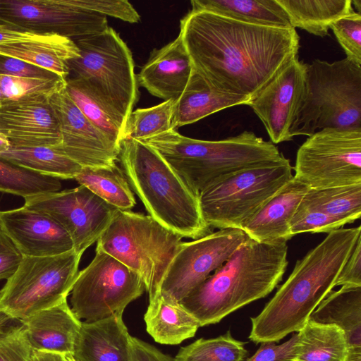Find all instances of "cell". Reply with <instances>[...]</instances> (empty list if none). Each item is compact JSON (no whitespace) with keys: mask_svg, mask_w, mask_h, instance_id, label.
Returning <instances> with one entry per match:
<instances>
[{"mask_svg":"<svg viewBox=\"0 0 361 361\" xmlns=\"http://www.w3.org/2000/svg\"><path fill=\"white\" fill-rule=\"evenodd\" d=\"M11 145L8 138L1 133H0V154L7 151Z\"/></svg>","mask_w":361,"mask_h":361,"instance_id":"f907efd6","label":"cell"},{"mask_svg":"<svg viewBox=\"0 0 361 361\" xmlns=\"http://www.w3.org/2000/svg\"><path fill=\"white\" fill-rule=\"evenodd\" d=\"M94 259L79 271L71 291V308L85 322L123 315L145 290L141 279L107 253L96 249Z\"/></svg>","mask_w":361,"mask_h":361,"instance_id":"8fae6325","label":"cell"},{"mask_svg":"<svg viewBox=\"0 0 361 361\" xmlns=\"http://www.w3.org/2000/svg\"><path fill=\"white\" fill-rule=\"evenodd\" d=\"M300 202L323 212L344 225L351 224L361 216V183L310 188Z\"/></svg>","mask_w":361,"mask_h":361,"instance_id":"d6a6232c","label":"cell"},{"mask_svg":"<svg viewBox=\"0 0 361 361\" xmlns=\"http://www.w3.org/2000/svg\"><path fill=\"white\" fill-rule=\"evenodd\" d=\"M0 75L45 79L61 77L52 71L3 54H0Z\"/></svg>","mask_w":361,"mask_h":361,"instance_id":"ee69618b","label":"cell"},{"mask_svg":"<svg viewBox=\"0 0 361 361\" xmlns=\"http://www.w3.org/2000/svg\"><path fill=\"white\" fill-rule=\"evenodd\" d=\"M360 236V226L333 231L297 260L288 279L261 312L250 318V341L278 343L288 334L300 331L334 288L336 279Z\"/></svg>","mask_w":361,"mask_h":361,"instance_id":"7a4b0ae2","label":"cell"},{"mask_svg":"<svg viewBox=\"0 0 361 361\" xmlns=\"http://www.w3.org/2000/svg\"><path fill=\"white\" fill-rule=\"evenodd\" d=\"M249 99L219 92L193 69L180 97L175 100L172 128L193 123L224 109L247 104Z\"/></svg>","mask_w":361,"mask_h":361,"instance_id":"484cf974","label":"cell"},{"mask_svg":"<svg viewBox=\"0 0 361 361\" xmlns=\"http://www.w3.org/2000/svg\"><path fill=\"white\" fill-rule=\"evenodd\" d=\"M179 33L197 74L215 90L249 100L300 49L292 27L251 24L207 11H190Z\"/></svg>","mask_w":361,"mask_h":361,"instance_id":"6da1fadb","label":"cell"},{"mask_svg":"<svg viewBox=\"0 0 361 361\" xmlns=\"http://www.w3.org/2000/svg\"><path fill=\"white\" fill-rule=\"evenodd\" d=\"M9 319H10L7 316L0 312V326L6 324L7 321H8Z\"/></svg>","mask_w":361,"mask_h":361,"instance_id":"816d5d0a","label":"cell"},{"mask_svg":"<svg viewBox=\"0 0 361 361\" xmlns=\"http://www.w3.org/2000/svg\"><path fill=\"white\" fill-rule=\"evenodd\" d=\"M77 6L106 17L109 16L130 23L140 20L133 5L126 0H73Z\"/></svg>","mask_w":361,"mask_h":361,"instance_id":"b9f144b4","label":"cell"},{"mask_svg":"<svg viewBox=\"0 0 361 361\" xmlns=\"http://www.w3.org/2000/svg\"><path fill=\"white\" fill-rule=\"evenodd\" d=\"M74 179L116 209L130 210L135 204L126 177L116 164L110 166L82 167Z\"/></svg>","mask_w":361,"mask_h":361,"instance_id":"1f68e13d","label":"cell"},{"mask_svg":"<svg viewBox=\"0 0 361 361\" xmlns=\"http://www.w3.org/2000/svg\"><path fill=\"white\" fill-rule=\"evenodd\" d=\"M290 160L264 164L224 176L198 195L202 217L211 228L242 224L279 192L293 175Z\"/></svg>","mask_w":361,"mask_h":361,"instance_id":"9c48e42d","label":"cell"},{"mask_svg":"<svg viewBox=\"0 0 361 361\" xmlns=\"http://www.w3.org/2000/svg\"><path fill=\"white\" fill-rule=\"evenodd\" d=\"M345 226L323 212L300 203L290 223L291 237L302 233H330Z\"/></svg>","mask_w":361,"mask_h":361,"instance_id":"f35d334b","label":"cell"},{"mask_svg":"<svg viewBox=\"0 0 361 361\" xmlns=\"http://www.w3.org/2000/svg\"><path fill=\"white\" fill-rule=\"evenodd\" d=\"M59 122L60 149L82 167L110 166L116 164L120 144L94 126L80 111L65 88L49 97Z\"/></svg>","mask_w":361,"mask_h":361,"instance_id":"2e32d148","label":"cell"},{"mask_svg":"<svg viewBox=\"0 0 361 361\" xmlns=\"http://www.w3.org/2000/svg\"><path fill=\"white\" fill-rule=\"evenodd\" d=\"M39 35L20 31L12 27L0 24V43L32 39L37 37Z\"/></svg>","mask_w":361,"mask_h":361,"instance_id":"c3c4849f","label":"cell"},{"mask_svg":"<svg viewBox=\"0 0 361 361\" xmlns=\"http://www.w3.org/2000/svg\"><path fill=\"white\" fill-rule=\"evenodd\" d=\"M23 258V254L0 224V281L11 277Z\"/></svg>","mask_w":361,"mask_h":361,"instance_id":"f6af8a7d","label":"cell"},{"mask_svg":"<svg viewBox=\"0 0 361 361\" xmlns=\"http://www.w3.org/2000/svg\"><path fill=\"white\" fill-rule=\"evenodd\" d=\"M65 90L83 115L97 128L112 140L121 143V131L102 105L91 94L85 85L79 79H66Z\"/></svg>","mask_w":361,"mask_h":361,"instance_id":"8d00e7d4","label":"cell"},{"mask_svg":"<svg viewBox=\"0 0 361 361\" xmlns=\"http://www.w3.org/2000/svg\"><path fill=\"white\" fill-rule=\"evenodd\" d=\"M144 320L147 333L164 345L180 344L192 338L200 327L198 320L179 302L166 300L159 293L149 300Z\"/></svg>","mask_w":361,"mask_h":361,"instance_id":"4316f807","label":"cell"},{"mask_svg":"<svg viewBox=\"0 0 361 361\" xmlns=\"http://www.w3.org/2000/svg\"><path fill=\"white\" fill-rule=\"evenodd\" d=\"M140 141L155 149L197 195L224 176L285 158L271 141L247 130L214 141L170 130Z\"/></svg>","mask_w":361,"mask_h":361,"instance_id":"5b68a950","label":"cell"},{"mask_svg":"<svg viewBox=\"0 0 361 361\" xmlns=\"http://www.w3.org/2000/svg\"><path fill=\"white\" fill-rule=\"evenodd\" d=\"M190 11H207L235 20L278 27H291L276 0H192Z\"/></svg>","mask_w":361,"mask_h":361,"instance_id":"83f0119b","label":"cell"},{"mask_svg":"<svg viewBox=\"0 0 361 361\" xmlns=\"http://www.w3.org/2000/svg\"><path fill=\"white\" fill-rule=\"evenodd\" d=\"M181 239L149 215L117 209L97 240L96 249L134 271L144 283L150 300L159 293L161 281Z\"/></svg>","mask_w":361,"mask_h":361,"instance_id":"ba28073f","label":"cell"},{"mask_svg":"<svg viewBox=\"0 0 361 361\" xmlns=\"http://www.w3.org/2000/svg\"><path fill=\"white\" fill-rule=\"evenodd\" d=\"M308 320L341 328L347 342L345 361H361V287L341 286L330 291Z\"/></svg>","mask_w":361,"mask_h":361,"instance_id":"cb8c5ba5","label":"cell"},{"mask_svg":"<svg viewBox=\"0 0 361 361\" xmlns=\"http://www.w3.org/2000/svg\"><path fill=\"white\" fill-rule=\"evenodd\" d=\"M298 334H294L282 344L263 342L257 352L245 361H294L298 354Z\"/></svg>","mask_w":361,"mask_h":361,"instance_id":"7bdbcfd3","label":"cell"},{"mask_svg":"<svg viewBox=\"0 0 361 361\" xmlns=\"http://www.w3.org/2000/svg\"><path fill=\"white\" fill-rule=\"evenodd\" d=\"M246 342L233 337L230 331L213 338H200L180 348L176 361H245Z\"/></svg>","mask_w":361,"mask_h":361,"instance_id":"e575fe53","label":"cell"},{"mask_svg":"<svg viewBox=\"0 0 361 361\" xmlns=\"http://www.w3.org/2000/svg\"><path fill=\"white\" fill-rule=\"evenodd\" d=\"M192 71L180 34L159 49H154L137 76L138 85L164 101L178 99Z\"/></svg>","mask_w":361,"mask_h":361,"instance_id":"ffe728a7","label":"cell"},{"mask_svg":"<svg viewBox=\"0 0 361 361\" xmlns=\"http://www.w3.org/2000/svg\"><path fill=\"white\" fill-rule=\"evenodd\" d=\"M123 171L149 215L182 238L194 240L211 233L197 195L150 146L134 139L120 143Z\"/></svg>","mask_w":361,"mask_h":361,"instance_id":"277c9868","label":"cell"},{"mask_svg":"<svg viewBox=\"0 0 361 361\" xmlns=\"http://www.w3.org/2000/svg\"><path fill=\"white\" fill-rule=\"evenodd\" d=\"M66 85V80L62 77L45 79L0 75V90L4 99L2 104L33 97H50L65 88Z\"/></svg>","mask_w":361,"mask_h":361,"instance_id":"74e56055","label":"cell"},{"mask_svg":"<svg viewBox=\"0 0 361 361\" xmlns=\"http://www.w3.org/2000/svg\"><path fill=\"white\" fill-rule=\"evenodd\" d=\"M352 4H353L357 8V13L361 14V1L360 0H352Z\"/></svg>","mask_w":361,"mask_h":361,"instance_id":"f5cc1de1","label":"cell"},{"mask_svg":"<svg viewBox=\"0 0 361 361\" xmlns=\"http://www.w3.org/2000/svg\"><path fill=\"white\" fill-rule=\"evenodd\" d=\"M73 41L79 56L68 61L67 78H78L85 85L122 135L139 99L138 82L129 47L110 27Z\"/></svg>","mask_w":361,"mask_h":361,"instance_id":"8992f818","label":"cell"},{"mask_svg":"<svg viewBox=\"0 0 361 361\" xmlns=\"http://www.w3.org/2000/svg\"><path fill=\"white\" fill-rule=\"evenodd\" d=\"M33 352L20 322L0 326V361H32Z\"/></svg>","mask_w":361,"mask_h":361,"instance_id":"ab89813d","label":"cell"},{"mask_svg":"<svg viewBox=\"0 0 361 361\" xmlns=\"http://www.w3.org/2000/svg\"><path fill=\"white\" fill-rule=\"evenodd\" d=\"M239 228H224L190 242H182L161 281L159 293L180 302L221 267L243 243Z\"/></svg>","mask_w":361,"mask_h":361,"instance_id":"4fadbf2b","label":"cell"},{"mask_svg":"<svg viewBox=\"0 0 361 361\" xmlns=\"http://www.w3.org/2000/svg\"><path fill=\"white\" fill-rule=\"evenodd\" d=\"M325 128L361 129V66L347 58L307 63L305 90L290 135L310 137Z\"/></svg>","mask_w":361,"mask_h":361,"instance_id":"52a82bcc","label":"cell"},{"mask_svg":"<svg viewBox=\"0 0 361 361\" xmlns=\"http://www.w3.org/2000/svg\"><path fill=\"white\" fill-rule=\"evenodd\" d=\"M294 171L310 188L361 183V129L317 131L298 149Z\"/></svg>","mask_w":361,"mask_h":361,"instance_id":"7c38bea8","label":"cell"},{"mask_svg":"<svg viewBox=\"0 0 361 361\" xmlns=\"http://www.w3.org/2000/svg\"><path fill=\"white\" fill-rule=\"evenodd\" d=\"M24 200L23 207L58 222L71 237L74 251L82 255L97 241L117 209L82 185Z\"/></svg>","mask_w":361,"mask_h":361,"instance_id":"9a60e30c","label":"cell"},{"mask_svg":"<svg viewBox=\"0 0 361 361\" xmlns=\"http://www.w3.org/2000/svg\"><path fill=\"white\" fill-rule=\"evenodd\" d=\"M81 257L74 250L51 257L23 256L0 289V312L23 321L66 300Z\"/></svg>","mask_w":361,"mask_h":361,"instance_id":"30bf717a","label":"cell"},{"mask_svg":"<svg viewBox=\"0 0 361 361\" xmlns=\"http://www.w3.org/2000/svg\"><path fill=\"white\" fill-rule=\"evenodd\" d=\"M59 179L43 176L0 157V192L23 197L58 192Z\"/></svg>","mask_w":361,"mask_h":361,"instance_id":"836d02e7","label":"cell"},{"mask_svg":"<svg viewBox=\"0 0 361 361\" xmlns=\"http://www.w3.org/2000/svg\"><path fill=\"white\" fill-rule=\"evenodd\" d=\"M0 24L73 40L109 27L106 16L81 8L73 0H0Z\"/></svg>","mask_w":361,"mask_h":361,"instance_id":"5bb4252c","label":"cell"},{"mask_svg":"<svg viewBox=\"0 0 361 361\" xmlns=\"http://www.w3.org/2000/svg\"><path fill=\"white\" fill-rule=\"evenodd\" d=\"M129 361H176L154 345L135 337H130Z\"/></svg>","mask_w":361,"mask_h":361,"instance_id":"7dc6e473","label":"cell"},{"mask_svg":"<svg viewBox=\"0 0 361 361\" xmlns=\"http://www.w3.org/2000/svg\"><path fill=\"white\" fill-rule=\"evenodd\" d=\"M47 96L9 101L0 106V133L11 147H58L61 128Z\"/></svg>","mask_w":361,"mask_h":361,"instance_id":"ac0fdd59","label":"cell"},{"mask_svg":"<svg viewBox=\"0 0 361 361\" xmlns=\"http://www.w3.org/2000/svg\"><path fill=\"white\" fill-rule=\"evenodd\" d=\"M310 187L294 176L241 226L245 234L259 243L287 242L290 223Z\"/></svg>","mask_w":361,"mask_h":361,"instance_id":"44dd1931","label":"cell"},{"mask_svg":"<svg viewBox=\"0 0 361 361\" xmlns=\"http://www.w3.org/2000/svg\"><path fill=\"white\" fill-rule=\"evenodd\" d=\"M336 286L361 287V236L341 268L334 283Z\"/></svg>","mask_w":361,"mask_h":361,"instance_id":"bcb514c9","label":"cell"},{"mask_svg":"<svg viewBox=\"0 0 361 361\" xmlns=\"http://www.w3.org/2000/svg\"><path fill=\"white\" fill-rule=\"evenodd\" d=\"M306 67L298 56L247 104L262 122L273 144L293 140L290 129L304 93Z\"/></svg>","mask_w":361,"mask_h":361,"instance_id":"e0dca14e","label":"cell"},{"mask_svg":"<svg viewBox=\"0 0 361 361\" xmlns=\"http://www.w3.org/2000/svg\"><path fill=\"white\" fill-rule=\"evenodd\" d=\"M286 241L259 243L246 235L230 257L179 303L200 327L268 295L288 264Z\"/></svg>","mask_w":361,"mask_h":361,"instance_id":"3957f363","label":"cell"},{"mask_svg":"<svg viewBox=\"0 0 361 361\" xmlns=\"http://www.w3.org/2000/svg\"><path fill=\"white\" fill-rule=\"evenodd\" d=\"M298 334L299 350L294 361L345 360V335L336 325L308 320Z\"/></svg>","mask_w":361,"mask_h":361,"instance_id":"4dcf8cb0","label":"cell"},{"mask_svg":"<svg viewBox=\"0 0 361 361\" xmlns=\"http://www.w3.org/2000/svg\"><path fill=\"white\" fill-rule=\"evenodd\" d=\"M174 102V100L169 99L152 107L133 111L126 122L121 140H141L173 130L172 116Z\"/></svg>","mask_w":361,"mask_h":361,"instance_id":"d590c367","label":"cell"},{"mask_svg":"<svg viewBox=\"0 0 361 361\" xmlns=\"http://www.w3.org/2000/svg\"><path fill=\"white\" fill-rule=\"evenodd\" d=\"M0 157L37 173L57 179H74L82 166L58 147H11Z\"/></svg>","mask_w":361,"mask_h":361,"instance_id":"f546056e","label":"cell"},{"mask_svg":"<svg viewBox=\"0 0 361 361\" xmlns=\"http://www.w3.org/2000/svg\"><path fill=\"white\" fill-rule=\"evenodd\" d=\"M290 26L319 37L329 35L330 25L354 11L352 0H276Z\"/></svg>","mask_w":361,"mask_h":361,"instance_id":"f1b7e54d","label":"cell"},{"mask_svg":"<svg viewBox=\"0 0 361 361\" xmlns=\"http://www.w3.org/2000/svg\"><path fill=\"white\" fill-rule=\"evenodd\" d=\"M0 54L52 71L66 79L69 74L67 63L79 56V50L71 39L39 35L32 39L0 43Z\"/></svg>","mask_w":361,"mask_h":361,"instance_id":"d4e9b609","label":"cell"},{"mask_svg":"<svg viewBox=\"0 0 361 361\" xmlns=\"http://www.w3.org/2000/svg\"><path fill=\"white\" fill-rule=\"evenodd\" d=\"M34 350L72 355L82 321L67 300L20 321Z\"/></svg>","mask_w":361,"mask_h":361,"instance_id":"603a6c76","label":"cell"},{"mask_svg":"<svg viewBox=\"0 0 361 361\" xmlns=\"http://www.w3.org/2000/svg\"><path fill=\"white\" fill-rule=\"evenodd\" d=\"M346 58L361 66V14L355 11L330 25Z\"/></svg>","mask_w":361,"mask_h":361,"instance_id":"60d3db41","label":"cell"},{"mask_svg":"<svg viewBox=\"0 0 361 361\" xmlns=\"http://www.w3.org/2000/svg\"><path fill=\"white\" fill-rule=\"evenodd\" d=\"M3 99H3V95H2L1 91L0 90V106L2 104V102H3Z\"/></svg>","mask_w":361,"mask_h":361,"instance_id":"db71d44e","label":"cell"},{"mask_svg":"<svg viewBox=\"0 0 361 361\" xmlns=\"http://www.w3.org/2000/svg\"><path fill=\"white\" fill-rule=\"evenodd\" d=\"M0 224L23 256L51 257L74 250L65 229L40 212L23 206L0 211Z\"/></svg>","mask_w":361,"mask_h":361,"instance_id":"d6986e66","label":"cell"},{"mask_svg":"<svg viewBox=\"0 0 361 361\" xmlns=\"http://www.w3.org/2000/svg\"><path fill=\"white\" fill-rule=\"evenodd\" d=\"M32 361H66L65 355L53 353L34 350Z\"/></svg>","mask_w":361,"mask_h":361,"instance_id":"681fc988","label":"cell"},{"mask_svg":"<svg viewBox=\"0 0 361 361\" xmlns=\"http://www.w3.org/2000/svg\"><path fill=\"white\" fill-rule=\"evenodd\" d=\"M130 337L123 315L83 321L72 356L75 361H129Z\"/></svg>","mask_w":361,"mask_h":361,"instance_id":"7402d4cb","label":"cell"}]
</instances>
